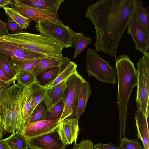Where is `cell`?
Instances as JSON below:
<instances>
[{"label": "cell", "instance_id": "obj_1", "mask_svg": "<svg viewBox=\"0 0 149 149\" xmlns=\"http://www.w3.org/2000/svg\"><path fill=\"white\" fill-rule=\"evenodd\" d=\"M137 7V0H100L88 6L85 17L95 29L96 51L116 57L119 43Z\"/></svg>", "mask_w": 149, "mask_h": 149}, {"label": "cell", "instance_id": "obj_2", "mask_svg": "<svg viewBox=\"0 0 149 149\" xmlns=\"http://www.w3.org/2000/svg\"><path fill=\"white\" fill-rule=\"evenodd\" d=\"M24 86L17 82L6 88L0 85V116L4 133H22L26 124L22 112Z\"/></svg>", "mask_w": 149, "mask_h": 149}, {"label": "cell", "instance_id": "obj_3", "mask_svg": "<svg viewBox=\"0 0 149 149\" xmlns=\"http://www.w3.org/2000/svg\"><path fill=\"white\" fill-rule=\"evenodd\" d=\"M118 90L117 103L120 124L119 138L125 135L127 121V104L131 91L137 85V71L128 55L123 54L115 58Z\"/></svg>", "mask_w": 149, "mask_h": 149}, {"label": "cell", "instance_id": "obj_4", "mask_svg": "<svg viewBox=\"0 0 149 149\" xmlns=\"http://www.w3.org/2000/svg\"><path fill=\"white\" fill-rule=\"evenodd\" d=\"M0 40L20 48L49 57H62L63 47L53 40L40 34L27 32L0 36Z\"/></svg>", "mask_w": 149, "mask_h": 149}, {"label": "cell", "instance_id": "obj_5", "mask_svg": "<svg viewBox=\"0 0 149 149\" xmlns=\"http://www.w3.org/2000/svg\"><path fill=\"white\" fill-rule=\"evenodd\" d=\"M86 62V70L89 76H94L97 80L104 83H116L114 68L96 51L91 48L87 50Z\"/></svg>", "mask_w": 149, "mask_h": 149}, {"label": "cell", "instance_id": "obj_6", "mask_svg": "<svg viewBox=\"0 0 149 149\" xmlns=\"http://www.w3.org/2000/svg\"><path fill=\"white\" fill-rule=\"evenodd\" d=\"M143 54V57L138 61L136 64L137 68L136 101L137 109H141L146 115L149 102V52Z\"/></svg>", "mask_w": 149, "mask_h": 149}, {"label": "cell", "instance_id": "obj_7", "mask_svg": "<svg viewBox=\"0 0 149 149\" xmlns=\"http://www.w3.org/2000/svg\"><path fill=\"white\" fill-rule=\"evenodd\" d=\"M36 26L41 34L53 40L64 48L72 47V39L74 31L69 26L44 20L36 23Z\"/></svg>", "mask_w": 149, "mask_h": 149}, {"label": "cell", "instance_id": "obj_8", "mask_svg": "<svg viewBox=\"0 0 149 149\" xmlns=\"http://www.w3.org/2000/svg\"><path fill=\"white\" fill-rule=\"evenodd\" d=\"M86 80L77 71L66 80L65 89L61 102L63 104V110L60 119V122L73 114L75 101L79 91L82 84Z\"/></svg>", "mask_w": 149, "mask_h": 149}, {"label": "cell", "instance_id": "obj_9", "mask_svg": "<svg viewBox=\"0 0 149 149\" xmlns=\"http://www.w3.org/2000/svg\"><path fill=\"white\" fill-rule=\"evenodd\" d=\"M0 54L7 57L18 70L33 61L49 57L42 54L23 49L0 40Z\"/></svg>", "mask_w": 149, "mask_h": 149}, {"label": "cell", "instance_id": "obj_10", "mask_svg": "<svg viewBox=\"0 0 149 149\" xmlns=\"http://www.w3.org/2000/svg\"><path fill=\"white\" fill-rule=\"evenodd\" d=\"M9 5L18 11L23 16L36 23L40 21L48 20L59 24H63L59 18L58 10L56 9L34 8L24 3L21 0H11V3Z\"/></svg>", "mask_w": 149, "mask_h": 149}, {"label": "cell", "instance_id": "obj_11", "mask_svg": "<svg viewBox=\"0 0 149 149\" xmlns=\"http://www.w3.org/2000/svg\"><path fill=\"white\" fill-rule=\"evenodd\" d=\"M127 28V34L131 35L135 44V49L142 53L148 51L149 34L141 24L136 10L132 15Z\"/></svg>", "mask_w": 149, "mask_h": 149}, {"label": "cell", "instance_id": "obj_12", "mask_svg": "<svg viewBox=\"0 0 149 149\" xmlns=\"http://www.w3.org/2000/svg\"><path fill=\"white\" fill-rule=\"evenodd\" d=\"M28 141L31 149H65L67 145L61 140L57 129Z\"/></svg>", "mask_w": 149, "mask_h": 149}, {"label": "cell", "instance_id": "obj_13", "mask_svg": "<svg viewBox=\"0 0 149 149\" xmlns=\"http://www.w3.org/2000/svg\"><path fill=\"white\" fill-rule=\"evenodd\" d=\"M60 119L54 120H42L29 123L21 133L28 140L54 131L57 129Z\"/></svg>", "mask_w": 149, "mask_h": 149}, {"label": "cell", "instance_id": "obj_14", "mask_svg": "<svg viewBox=\"0 0 149 149\" xmlns=\"http://www.w3.org/2000/svg\"><path fill=\"white\" fill-rule=\"evenodd\" d=\"M57 130L63 142L66 145L76 143L79 133L78 122L75 119L66 118L60 122Z\"/></svg>", "mask_w": 149, "mask_h": 149}, {"label": "cell", "instance_id": "obj_15", "mask_svg": "<svg viewBox=\"0 0 149 149\" xmlns=\"http://www.w3.org/2000/svg\"><path fill=\"white\" fill-rule=\"evenodd\" d=\"M91 91L89 82L86 80L80 88L76 98L73 113L69 118L75 119L78 122L80 116L84 112Z\"/></svg>", "mask_w": 149, "mask_h": 149}, {"label": "cell", "instance_id": "obj_16", "mask_svg": "<svg viewBox=\"0 0 149 149\" xmlns=\"http://www.w3.org/2000/svg\"><path fill=\"white\" fill-rule=\"evenodd\" d=\"M66 86L65 80L47 88L43 101L47 107L48 112H49L55 105L61 101Z\"/></svg>", "mask_w": 149, "mask_h": 149}, {"label": "cell", "instance_id": "obj_17", "mask_svg": "<svg viewBox=\"0 0 149 149\" xmlns=\"http://www.w3.org/2000/svg\"><path fill=\"white\" fill-rule=\"evenodd\" d=\"M135 117L137 138L141 141L145 149H149L148 119L141 109H137L135 113Z\"/></svg>", "mask_w": 149, "mask_h": 149}, {"label": "cell", "instance_id": "obj_18", "mask_svg": "<svg viewBox=\"0 0 149 149\" xmlns=\"http://www.w3.org/2000/svg\"><path fill=\"white\" fill-rule=\"evenodd\" d=\"M70 61L69 58L63 56L44 58L33 68L31 72L36 77L42 72L52 68L60 66Z\"/></svg>", "mask_w": 149, "mask_h": 149}, {"label": "cell", "instance_id": "obj_19", "mask_svg": "<svg viewBox=\"0 0 149 149\" xmlns=\"http://www.w3.org/2000/svg\"><path fill=\"white\" fill-rule=\"evenodd\" d=\"M77 65L74 62L69 61L64 64L57 77L53 80L44 86L47 88L56 86L65 81L76 71Z\"/></svg>", "mask_w": 149, "mask_h": 149}, {"label": "cell", "instance_id": "obj_20", "mask_svg": "<svg viewBox=\"0 0 149 149\" xmlns=\"http://www.w3.org/2000/svg\"><path fill=\"white\" fill-rule=\"evenodd\" d=\"M28 87L32 95V101L30 113L31 118L36 107L43 101L47 88L44 86L40 84L37 79Z\"/></svg>", "mask_w": 149, "mask_h": 149}, {"label": "cell", "instance_id": "obj_21", "mask_svg": "<svg viewBox=\"0 0 149 149\" xmlns=\"http://www.w3.org/2000/svg\"><path fill=\"white\" fill-rule=\"evenodd\" d=\"M92 42L91 38L86 37L81 33L74 32L72 39V46L75 48L73 58H77L87 46Z\"/></svg>", "mask_w": 149, "mask_h": 149}, {"label": "cell", "instance_id": "obj_22", "mask_svg": "<svg viewBox=\"0 0 149 149\" xmlns=\"http://www.w3.org/2000/svg\"><path fill=\"white\" fill-rule=\"evenodd\" d=\"M24 3L40 9H54L58 10L64 0H21Z\"/></svg>", "mask_w": 149, "mask_h": 149}, {"label": "cell", "instance_id": "obj_23", "mask_svg": "<svg viewBox=\"0 0 149 149\" xmlns=\"http://www.w3.org/2000/svg\"><path fill=\"white\" fill-rule=\"evenodd\" d=\"M10 149H28L29 144L26 138L20 133L15 132L5 139Z\"/></svg>", "mask_w": 149, "mask_h": 149}, {"label": "cell", "instance_id": "obj_24", "mask_svg": "<svg viewBox=\"0 0 149 149\" xmlns=\"http://www.w3.org/2000/svg\"><path fill=\"white\" fill-rule=\"evenodd\" d=\"M0 66L9 80L12 84L15 83L18 73L17 69L7 57L0 54Z\"/></svg>", "mask_w": 149, "mask_h": 149}, {"label": "cell", "instance_id": "obj_25", "mask_svg": "<svg viewBox=\"0 0 149 149\" xmlns=\"http://www.w3.org/2000/svg\"><path fill=\"white\" fill-rule=\"evenodd\" d=\"M3 8L7 16L17 23L22 30L28 27L30 19L23 16L18 11L12 8L6 6Z\"/></svg>", "mask_w": 149, "mask_h": 149}, {"label": "cell", "instance_id": "obj_26", "mask_svg": "<svg viewBox=\"0 0 149 149\" xmlns=\"http://www.w3.org/2000/svg\"><path fill=\"white\" fill-rule=\"evenodd\" d=\"M32 101V95L28 87L24 86L22 106V112L26 127L29 123L30 111Z\"/></svg>", "mask_w": 149, "mask_h": 149}, {"label": "cell", "instance_id": "obj_27", "mask_svg": "<svg viewBox=\"0 0 149 149\" xmlns=\"http://www.w3.org/2000/svg\"><path fill=\"white\" fill-rule=\"evenodd\" d=\"M137 7L136 11L137 17L142 25L149 34V8H144L141 0H137Z\"/></svg>", "mask_w": 149, "mask_h": 149}, {"label": "cell", "instance_id": "obj_28", "mask_svg": "<svg viewBox=\"0 0 149 149\" xmlns=\"http://www.w3.org/2000/svg\"><path fill=\"white\" fill-rule=\"evenodd\" d=\"M63 65L50 68L42 72L38 75L39 78L37 81L40 84L41 83L42 84L46 83V84H48L58 75Z\"/></svg>", "mask_w": 149, "mask_h": 149}, {"label": "cell", "instance_id": "obj_29", "mask_svg": "<svg viewBox=\"0 0 149 149\" xmlns=\"http://www.w3.org/2000/svg\"><path fill=\"white\" fill-rule=\"evenodd\" d=\"M47 112V107L42 101L34 110L31 117L29 123H35L42 120Z\"/></svg>", "mask_w": 149, "mask_h": 149}, {"label": "cell", "instance_id": "obj_30", "mask_svg": "<svg viewBox=\"0 0 149 149\" xmlns=\"http://www.w3.org/2000/svg\"><path fill=\"white\" fill-rule=\"evenodd\" d=\"M36 79V77L31 72H18L16 81L23 86L29 87Z\"/></svg>", "mask_w": 149, "mask_h": 149}, {"label": "cell", "instance_id": "obj_31", "mask_svg": "<svg viewBox=\"0 0 149 149\" xmlns=\"http://www.w3.org/2000/svg\"><path fill=\"white\" fill-rule=\"evenodd\" d=\"M63 104L61 101L55 105L48 112L42 120H54L60 119L63 112Z\"/></svg>", "mask_w": 149, "mask_h": 149}, {"label": "cell", "instance_id": "obj_32", "mask_svg": "<svg viewBox=\"0 0 149 149\" xmlns=\"http://www.w3.org/2000/svg\"><path fill=\"white\" fill-rule=\"evenodd\" d=\"M121 142L119 147L120 149H145L141 146L140 142L136 139L130 140L125 136L120 140Z\"/></svg>", "mask_w": 149, "mask_h": 149}, {"label": "cell", "instance_id": "obj_33", "mask_svg": "<svg viewBox=\"0 0 149 149\" xmlns=\"http://www.w3.org/2000/svg\"><path fill=\"white\" fill-rule=\"evenodd\" d=\"M8 21L6 25L8 30L12 33V34H17L24 32L22 30L19 25L13 21L9 16H7Z\"/></svg>", "mask_w": 149, "mask_h": 149}, {"label": "cell", "instance_id": "obj_34", "mask_svg": "<svg viewBox=\"0 0 149 149\" xmlns=\"http://www.w3.org/2000/svg\"><path fill=\"white\" fill-rule=\"evenodd\" d=\"M43 58L35 60L24 65L18 70V72H31L33 68Z\"/></svg>", "mask_w": 149, "mask_h": 149}, {"label": "cell", "instance_id": "obj_35", "mask_svg": "<svg viewBox=\"0 0 149 149\" xmlns=\"http://www.w3.org/2000/svg\"><path fill=\"white\" fill-rule=\"evenodd\" d=\"M94 145L91 140L82 141L79 144L75 143L73 149H93Z\"/></svg>", "mask_w": 149, "mask_h": 149}, {"label": "cell", "instance_id": "obj_36", "mask_svg": "<svg viewBox=\"0 0 149 149\" xmlns=\"http://www.w3.org/2000/svg\"><path fill=\"white\" fill-rule=\"evenodd\" d=\"M12 84L8 79L0 66V85L3 88H6Z\"/></svg>", "mask_w": 149, "mask_h": 149}, {"label": "cell", "instance_id": "obj_37", "mask_svg": "<svg viewBox=\"0 0 149 149\" xmlns=\"http://www.w3.org/2000/svg\"><path fill=\"white\" fill-rule=\"evenodd\" d=\"M93 148L96 149H120L119 147L112 145L110 143L96 144L94 145Z\"/></svg>", "mask_w": 149, "mask_h": 149}, {"label": "cell", "instance_id": "obj_38", "mask_svg": "<svg viewBox=\"0 0 149 149\" xmlns=\"http://www.w3.org/2000/svg\"><path fill=\"white\" fill-rule=\"evenodd\" d=\"M0 34L1 35H6L9 34L7 29L6 23L0 20Z\"/></svg>", "mask_w": 149, "mask_h": 149}, {"label": "cell", "instance_id": "obj_39", "mask_svg": "<svg viewBox=\"0 0 149 149\" xmlns=\"http://www.w3.org/2000/svg\"><path fill=\"white\" fill-rule=\"evenodd\" d=\"M0 149H10L4 139H0Z\"/></svg>", "mask_w": 149, "mask_h": 149}, {"label": "cell", "instance_id": "obj_40", "mask_svg": "<svg viewBox=\"0 0 149 149\" xmlns=\"http://www.w3.org/2000/svg\"><path fill=\"white\" fill-rule=\"evenodd\" d=\"M11 3V0H0V8H4Z\"/></svg>", "mask_w": 149, "mask_h": 149}, {"label": "cell", "instance_id": "obj_41", "mask_svg": "<svg viewBox=\"0 0 149 149\" xmlns=\"http://www.w3.org/2000/svg\"><path fill=\"white\" fill-rule=\"evenodd\" d=\"M4 132L1 126L0 125V139L2 138Z\"/></svg>", "mask_w": 149, "mask_h": 149}, {"label": "cell", "instance_id": "obj_42", "mask_svg": "<svg viewBox=\"0 0 149 149\" xmlns=\"http://www.w3.org/2000/svg\"><path fill=\"white\" fill-rule=\"evenodd\" d=\"M0 125L1 126V118H0Z\"/></svg>", "mask_w": 149, "mask_h": 149}]
</instances>
